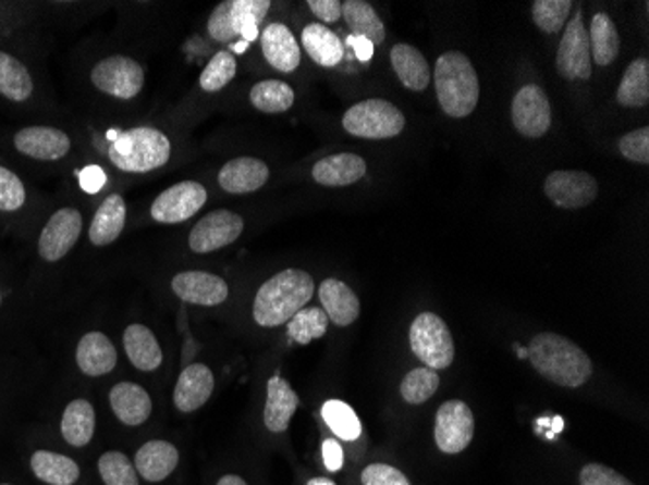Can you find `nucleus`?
<instances>
[{"instance_id": "obj_18", "label": "nucleus", "mask_w": 649, "mask_h": 485, "mask_svg": "<svg viewBox=\"0 0 649 485\" xmlns=\"http://www.w3.org/2000/svg\"><path fill=\"white\" fill-rule=\"evenodd\" d=\"M261 49L267 63L271 64L279 73H294L302 63V51H299L296 36L289 27L280 22L269 24L261 32Z\"/></svg>"}, {"instance_id": "obj_10", "label": "nucleus", "mask_w": 649, "mask_h": 485, "mask_svg": "<svg viewBox=\"0 0 649 485\" xmlns=\"http://www.w3.org/2000/svg\"><path fill=\"white\" fill-rule=\"evenodd\" d=\"M556 69L564 80H589L591 78V47L589 34L581 18V10L570 20L564 36L560 39L556 53Z\"/></svg>"}, {"instance_id": "obj_56", "label": "nucleus", "mask_w": 649, "mask_h": 485, "mask_svg": "<svg viewBox=\"0 0 649 485\" xmlns=\"http://www.w3.org/2000/svg\"><path fill=\"white\" fill-rule=\"evenodd\" d=\"M515 350H517V356H519L522 360H525V358H527V350H524V348H522L519 344H515Z\"/></svg>"}, {"instance_id": "obj_52", "label": "nucleus", "mask_w": 649, "mask_h": 485, "mask_svg": "<svg viewBox=\"0 0 649 485\" xmlns=\"http://www.w3.org/2000/svg\"><path fill=\"white\" fill-rule=\"evenodd\" d=\"M346 43L354 49V53H356L358 61H362V63H368L371 57H374V49L376 47L371 46L370 41L364 39V37L351 36L346 39Z\"/></svg>"}, {"instance_id": "obj_45", "label": "nucleus", "mask_w": 649, "mask_h": 485, "mask_svg": "<svg viewBox=\"0 0 649 485\" xmlns=\"http://www.w3.org/2000/svg\"><path fill=\"white\" fill-rule=\"evenodd\" d=\"M208 36L218 43H234L237 39L234 24H232V0L220 2L217 9L212 10L207 24Z\"/></svg>"}, {"instance_id": "obj_35", "label": "nucleus", "mask_w": 649, "mask_h": 485, "mask_svg": "<svg viewBox=\"0 0 649 485\" xmlns=\"http://www.w3.org/2000/svg\"><path fill=\"white\" fill-rule=\"evenodd\" d=\"M271 9L269 0H232V24L237 39L253 43L261 36V22H265Z\"/></svg>"}, {"instance_id": "obj_11", "label": "nucleus", "mask_w": 649, "mask_h": 485, "mask_svg": "<svg viewBox=\"0 0 649 485\" xmlns=\"http://www.w3.org/2000/svg\"><path fill=\"white\" fill-rule=\"evenodd\" d=\"M244 217L232 210H215L200 217L189 234V249L197 254L220 251L244 234Z\"/></svg>"}, {"instance_id": "obj_2", "label": "nucleus", "mask_w": 649, "mask_h": 485, "mask_svg": "<svg viewBox=\"0 0 649 485\" xmlns=\"http://www.w3.org/2000/svg\"><path fill=\"white\" fill-rule=\"evenodd\" d=\"M314 278L306 270L286 269L262 284L253 301V319L259 326L274 328L289 323L314 296Z\"/></svg>"}, {"instance_id": "obj_44", "label": "nucleus", "mask_w": 649, "mask_h": 485, "mask_svg": "<svg viewBox=\"0 0 649 485\" xmlns=\"http://www.w3.org/2000/svg\"><path fill=\"white\" fill-rule=\"evenodd\" d=\"M26 187L14 171L0 165V210L16 212L26 204Z\"/></svg>"}, {"instance_id": "obj_23", "label": "nucleus", "mask_w": 649, "mask_h": 485, "mask_svg": "<svg viewBox=\"0 0 649 485\" xmlns=\"http://www.w3.org/2000/svg\"><path fill=\"white\" fill-rule=\"evenodd\" d=\"M109 405L125 425H143L152 413V398L136 383H118L109 390Z\"/></svg>"}, {"instance_id": "obj_19", "label": "nucleus", "mask_w": 649, "mask_h": 485, "mask_svg": "<svg viewBox=\"0 0 649 485\" xmlns=\"http://www.w3.org/2000/svg\"><path fill=\"white\" fill-rule=\"evenodd\" d=\"M215 393V375L203 363H193L181 371L173 390V402L180 412L191 413L207 405Z\"/></svg>"}, {"instance_id": "obj_53", "label": "nucleus", "mask_w": 649, "mask_h": 485, "mask_svg": "<svg viewBox=\"0 0 649 485\" xmlns=\"http://www.w3.org/2000/svg\"><path fill=\"white\" fill-rule=\"evenodd\" d=\"M217 485H247V482H245L244 477L228 474V476L222 477Z\"/></svg>"}, {"instance_id": "obj_38", "label": "nucleus", "mask_w": 649, "mask_h": 485, "mask_svg": "<svg viewBox=\"0 0 649 485\" xmlns=\"http://www.w3.org/2000/svg\"><path fill=\"white\" fill-rule=\"evenodd\" d=\"M329 319L321 307H304L289 321V338L299 346L323 338Z\"/></svg>"}, {"instance_id": "obj_28", "label": "nucleus", "mask_w": 649, "mask_h": 485, "mask_svg": "<svg viewBox=\"0 0 649 485\" xmlns=\"http://www.w3.org/2000/svg\"><path fill=\"white\" fill-rule=\"evenodd\" d=\"M391 64L401 84L413 91H423L432 82L430 64L416 47L397 43L391 49Z\"/></svg>"}, {"instance_id": "obj_16", "label": "nucleus", "mask_w": 649, "mask_h": 485, "mask_svg": "<svg viewBox=\"0 0 649 485\" xmlns=\"http://www.w3.org/2000/svg\"><path fill=\"white\" fill-rule=\"evenodd\" d=\"M20 153L39 162H57L71 152V138L54 126H26L14 135Z\"/></svg>"}, {"instance_id": "obj_55", "label": "nucleus", "mask_w": 649, "mask_h": 485, "mask_svg": "<svg viewBox=\"0 0 649 485\" xmlns=\"http://www.w3.org/2000/svg\"><path fill=\"white\" fill-rule=\"evenodd\" d=\"M247 47H249V43H245V41H240V43H235L234 51H232V53H245V49H247Z\"/></svg>"}, {"instance_id": "obj_6", "label": "nucleus", "mask_w": 649, "mask_h": 485, "mask_svg": "<svg viewBox=\"0 0 649 485\" xmlns=\"http://www.w3.org/2000/svg\"><path fill=\"white\" fill-rule=\"evenodd\" d=\"M411 348L426 368L448 369L455 358L450 326L436 313H420L411 324Z\"/></svg>"}, {"instance_id": "obj_27", "label": "nucleus", "mask_w": 649, "mask_h": 485, "mask_svg": "<svg viewBox=\"0 0 649 485\" xmlns=\"http://www.w3.org/2000/svg\"><path fill=\"white\" fill-rule=\"evenodd\" d=\"M126 358L140 371H156L162 365L163 353L152 331L145 324H131L123 334Z\"/></svg>"}, {"instance_id": "obj_25", "label": "nucleus", "mask_w": 649, "mask_h": 485, "mask_svg": "<svg viewBox=\"0 0 649 485\" xmlns=\"http://www.w3.org/2000/svg\"><path fill=\"white\" fill-rule=\"evenodd\" d=\"M126 222V204L125 198L121 197L119 192H111L98 212L94 214L90 229H88V239L91 245L96 247H108L111 242L119 239V235L123 234Z\"/></svg>"}, {"instance_id": "obj_41", "label": "nucleus", "mask_w": 649, "mask_h": 485, "mask_svg": "<svg viewBox=\"0 0 649 485\" xmlns=\"http://www.w3.org/2000/svg\"><path fill=\"white\" fill-rule=\"evenodd\" d=\"M237 73V63L232 51H218L210 61H208L205 71L200 73L199 84L203 90L208 94L224 90L230 82L234 80Z\"/></svg>"}, {"instance_id": "obj_33", "label": "nucleus", "mask_w": 649, "mask_h": 485, "mask_svg": "<svg viewBox=\"0 0 649 485\" xmlns=\"http://www.w3.org/2000/svg\"><path fill=\"white\" fill-rule=\"evenodd\" d=\"M32 472L49 485H73L81 476V468L73 459L49 450L34 452Z\"/></svg>"}, {"instance_id": "obj_4", "label": "nucleus", "mask_w": 649, "mask_h": 485, "mask_svg": "<svg viewBox=\"0 0 649 485\" xmlns=\"http://www.w3.org/2000/svg\"><path fill=\"white\" fill-rule=\"evenodd\" d=\"M109 138V162L125 173H150L172 158L170 138L152 126H136L119 135L111 133Z\"/></svg>"}, {"instance_id": "obj_12", "label": "nucleus", "mask_w": 649, "mask_h": 485, "mask_svg": "<svg viewBox=\"0 0 649 485\" xmlns=\"http://www.w3.org/2000/svg\"><path fill=\"white\" fill-rule=\"evenodd\" d=\"M82 214L76 208H61L53 216L47 220V224L39 235V254L47 262H57L64 259L73 251L74 245L78 242L82 234Z\"/></svg>"}, {"instance_id": "obj_3", "label": "nucleus", "mask_w": 649, "mask_h": 485, "mask_svg": "<svg viewBox=\"0 0 649 485\" xmlns=\"http://www.w3.org/2000/svg\"><path fill=\"white\" fill-rule=\"evenodd\" d=\"M436 96L443 113L450 117L463 119L477 108L480 84L477 71L467 54L448 51L436 61L433 71Z\"/></svg>"}, {"instance_id": "obj_5", "label": "nucleus", "mask_w": 649, "mask_h": 485, "mask_svg": "<svg viewBox=\"0 0 649 485\" xmlns=\"http://www.w3.org/2000/svg\"><path fill=\"white\" fill-rule=\"evenodd\" d=\"M405 115L388 99H364L343 115V128L366 140H388L405 130Z\"/></svg>"}, {"instance_id": "obj_48", "label": "nucleus", "mask_w": 649, "mask_h": 485, "mask_svg": "<svg viewBox=\"0 0 649 485\" xmlns=\"http://www.w3.org/2000/svg\"><path fill=\"white\" fill-rule=\"evenodd\" d=\"M362 485H411V482L397 468L370 464L362 472Z\"/></svg>"}, {"instance_id": "obj_32", "label": "nucleus", "mask_w": 649, "mask_h": 485, "mask_svg": "<svg viewBox=\"0 0 649 485\" xmlns=\"http://www.w3.org/2000/svg\"><path fill=\"white\" fill-rule=\"evenodd\" d=\"M587 34H589V47L596 64L599 66L613 64L621 53V37L611 16L604 12H597L591 20V32Z\"/></svg>"}, {"instance_id": "obj_34", "label": "nucleus", "mask_w": 649, "mask_h": 485, "mask_svg": "<svg viewBox=\"0 0 649 485\" xmlns=\"http://www.w3.org/2000/svg\"><path fill=\"white\" fill-rule=\"evenodd\" d=\"M616 101L623 108H646L649 103V61L636 59L628 64L616 90Z\"/></svg>"}, {"instance_id": "obj_22", "label": "nucleus", "mask_w": 649, "mask_h": 485, "mask_svg": "<svg viewBox=\"0 0 649 485\" xmlns=\"http://www.w3.org/2000/svg\"><path fill=\"white\" fill-rule=\"evenodd\" d=\"M76 363L84 375L101 377L118 365V350L103 333H88L76 348Z\"/></svg>"}, {"instance_id": "obj_40", "label": "nucleus", "mask_w": 649, "mask_h": 485, "mask_svg": "<svg viewBox=\"0 0 649 485\" xmlns=\"http://www.w3.org/2000/svg\"><path fill=\"white\" fill-rule=\"evenodd\" d=\"M440 387L438 373L430 368L413 369L401 383V396L408 405H425Z\"/></svg>"}, {"instance_id": "obj_51", "label": "nucleus", "mask_w": 649, "mask_h": 485, "mask_svg": "<svg viewBox=\"0 0 649 485\" xmlns=\"http://www.w3.org/2000/svg\"><path fill=\"white\" fill-rule=\"evenodd\" d=\"M81 185L86 192L96 195L106 185V173L98 165H90L81 171Z\"/></svg>"}, {"instance_id": "obj_31", "label": "nucleus", "mask_w": 649, "mask_h": 485, "mask_svg": "<svg viewBox=\"0 0 649 485\" xmlns=\"http://www.w3.org/2000/svg\"><path fill=\"white\" fill-rule=\"evenodd\" d=\"M343 18L346 26L351 27L352 36L364 37L374 47L383 43L385 26L370 2L346 0L343 2Z\"/></svg>"}, {"instance_id": "obj_8", "label": "nucleus", "mask_w": 649, "mask_h": 485, "mask_svg": "<svg viewBox=\"0 0 649 485\" xmlns=\"http://www.w3.org/2000/svg\"><path fill=\"white\" fill-rule=\"evenodd\" d=\"M208 192L197 181H181L160 192L150 207V216L158 224H183L207 204Z\"/></svg>"}, {"instance_id": "obj_37", "label": "nucleus", "mask_w": 649, "mask_h": 485, "mask_svg": "<svg viewBox=\"0 0 649 485\" xmlns=\"http://www.w3.org/2000/svg\"><path fill=\"white\" fill-rule=\"evenodd\" d=\"M0 94L16 103L26 101L34 94V82L26 66L4 51H0Z\"/></svg>"}, {"instance_id": "obj_42", "label": "nucleus", "mask_w": 649, "mask_h": 485, "mask_svg": "<svg viewBox=\"0 0 649 485\" xmlns=\"http://www.w3.org/2000/svg\"><path fill=\"white\" fill-rule=\"evenodd\" d=\"M572 7L574 4L570 0H535L531 4L532 20L541 32L554 36L566 24Z\"/></svg>"}, {"instance_id": "obj_7", "label": "nucleus", "mask_w": 649, "mask_h": 485, "mask_svg": "<svg viewBox=\"0 0 649 485\" xmlns=\"http://www.w3.org/2000/svg\"><path fill=\"white\" fill-rule=\"evenodd\" d=\"M91 84L106 96L133 99L145 88V69L125 54H111L91 69Z\"/></svg>"}, {"instance_id": "obj_26", "label": "nucleus", "mask_w": 649, "mask_h": 485, "mask_svg": "<svg viewBox=\"0 0 649 485\" xmlns=\"http://www.w3.org/2000/svg\"><path fill=\"white\" fill-rule=\"evenodd\" d=\"M180 464V452L168 440H148L135 457L136 472L146 482H163Z\"/></svg>"}, {"instance_id": "obj_30", "label": "nucleus", "mask_w": 649, "mask_h": 485, "mask_svg": "<svg viewBox=\"0 0 649 485\" xmlns=\"http://www.w3.org/2000/svg\"><path fill=\"white\" fill-rule=\"evenodd\" d=\"M94 432H96V412L88 400L78 398L64 408L61 433L69 445L73 447L88 445L94 437Z\"/></svg>"}, {"instance_id": "obj_43", "label": "nucleus", "mask_w": 649, "mask_h": 485, "mask_svg": "<svg viewBox=\"0 0 649 485\" xmlns=\"http://www.w3.org/2000/svg\"><path fill=\"white\" fill-rule=\"evenodd\" d=\"M98 468L106 485H138L135 464L119 450H109L101 455Z\"/></svg>"}, {"instance_id": "obj_15", "label": "nucleus", "mask_w": 649, "mask_h": 485, "mask_svg": "<svg viewBox=\"0 0 649 485\" xmlns=\"http://www.w3.org/2000/svg\"><path fill=\"white\" fill-rule=\"evenodd\" d=\"M172 291L181 301L191 306L217 307L222 306L228 299L230 288L217 274L203 270H187L173 276Z\"/></svg>"}, {"instance_id": "obj_54", "label": "nucleus", "mask_w": 649, "mask_h": 485, "mask_svg": "<svg viewBox=\"0 0 649 485\" xmlns=\"http://www.w3.org/2000/svg\"><path fill=\"white\" fill-rule=\"evenodd\" d=\"M307 485H336L334 484L333 480H329V477H314V480H309Z\"/></svg>"}, {"instance_id": "obj_20", "label": "nucleus", "mask_w": 649, "mask_h": 485, "mask_svg": "<svg viewBox=\"0 0 649 485\" xmlns=\"http://www.w3.org/2000/svg\"><path fill=\"white\" fill-rule=\"evenodd\" d=\"M299 406V398L296 390L290 387L286 378H269L267 385V402L262 412L265 427L271 433H284L289 430L290 420L296 413Z\"/></svg>"}, {"instance_id": "obj_50", "label": "nucleus", "mask_w": 649, "mask_h": 485, "mask_svg": "<svg viewBox=\"0 0 649 485\" xmlns=\"http://www.w3.org/2000/svg\"><path fill=\"white\" fill-rule=\"evenodd\" d=\"M323 462L329 472H339L344 467L343 447L336 440H323Z\"/></svg>"}, {"instance_id": "obj_29", "label": "nucleus", "mask_w": 649, "mask_h": 485, "mask_svg": "<svg viewBox=\"0 0 649 485\" xmlns=\"http://www.w3.org/2000/svg\"><path fill=\"white\" fill-rule=\"evenodd\" d=\"M302 46L309 59L324 69H333L343 61L344 47L341 37L323 24H307L302 32Z\"/></svg>"}, {"instance_id": "obj_57", "label": "nucleus", "mask_w": 649, "mask_h": 485, "mask_svg": "<svg viewBox=\"0 0 649 485\" xmlns=\"http://www.w3.org/2000/svg\"><path fill=\"white\" fill-rule=\"evenodd\" d=\"M0 303H2V291H0Z\"/></svg>"}, {"instance_id": "obj_21", "label": "nucleus", "mask_w": 649, "mask_h": 485, "mask_svg": "<svg viewBox=\"0 0 649 485\" xmlns=\"http://www.w3.org/2000/svg\"><path fill=\"white\" fill-rule=\"evenodd\" d=\"M366 162L356 153H333L314 165L311 177L323 187H348L366 175Z\"/></svg>"}, {"instance_id": "obj_47", "label": "nucleus", "mask_w": 649, "mask_h": 485, "mask_svg": "<svg viewBox=\"0 0 649 485\" xmlns=\"http://www.w3.org/2000/svg\"><path fill=\"white\" fill-rule=\"evenodd\" d=\"M579 485H634L623 474L614 472L613 468L591 462L581 468L579 472Z\"/></svg>"}, {"instance_id": "obj_39", "label": "nucleus", "mask_w": 649, "mask_h": 485, "mask_svg": "<svg viewBox=\"0 0 649 485\" xmlns=\"http://www.w3.org/2000/svg\"><path fill=\"white\" fill-rule=\"evenodd\" d=\"M323 420L331 432L344 440H356L362 435V423L351 406L343 400H329L323 406Z\"/></svg>"}, {"instance_id": "obj_14", "label": "nucleus", "mask_w": 649, "mask_h": 485, "mask_svg": "<svg viewBox=\"0 0 649 485\" xmlns=\"http://www.w3.org/2000/svg\"><path fill=\"white\" fill-rule=\"evenodd\" d=\"M512 121L515 130L525 138H541L549 133L552 123L550 101L542 88L527 84L515 94L512 101Z\"/></svg>"}, {"instance_id": "obj_36", "label": "nucleus", "mask_w": 649, "mask_h": 485, "mask_svg": "<svg viewBox=\"0 0 649 485\" xmlns=\"http://www.w3.org/2000/svg\"><path fill=\"white\" fill-rule=\"evenodd\" d=\"M249 101H252L253 108L259 109L261 113L277 115V113L289 111L294 105L296 94L286 82L262 80L253 86L249 91Z\"/></svg>"}, {"instance_id": "obj_17", "label": "nucleus", "mask_w": 649, "mask_h": 485, "mask_svg": "<svg viewBox=\"0 0 649 485\" xmlns=\"http://www.w3.org/2000/svg\"><path fill=\"white\" fill-rule=\"evenodd\" d=\"M271 177L269 165L257 158H235L218 173V185L230 195H249L265 187Z\"/></svg>"}, {"instance_id": "obj_49", "label": "nucleus", "mask_w": 649, "mask_h": 485, "mask_svg": "<svg viewBox=\"0 0 649 485\" xmlns=\"http://www.w3.org/2000/svg\"><path fill=\"white\" fill-rule=\"evenodd\" d=\"M307 7L316 14L317 18L327 22V24H334L343 16V2H339V0H309Z\"/></svg>"}, {"instance_id": "obj_24", "label": "nucleus", "mask_w": 649, "mask_h": 485, "mask_svg": "<svg viewBox=\"0 0 649 485\" xmlns=\"http://www.w3.org/2000/svg\"><path fill=\"white\" fill-rule=\"evenodd\" d=\"M319 299H321L324 315L336 326H351L360 316L358 296L341 279H324L319 288Z\"/></svg>"}, {"instance_id": "obj_9", "label": "nucleus", "mask_w": 649, "mask_h": 485, "mask_svg": "<svg viewBox=\"0 0 649 485\" xmlns=\"http://www.w3.org/2000/svg\"><path fill=\"white\" fill-rule=\"evenodd\" d=\"M475 435V415L463 400H448L438 408L433 439L445 455H460Z\"/></svg>"}, {"instance_id": "obj_46", "label": "nucleus", "mask_w": 649, "mask_h": 485, "mask_svg": "<svg viewBox=\"0 0 649 485\" xmlns=\"http://www.w3.org/2000/svg\"><path fill=\"white\" fill-rule=\"evenodd\" d=\"M621 153H623L626 160L630 162L649 163V128H638V130H632L628 135H624L619 142Z\"/></svg>"}, {"instance_id": "obj_1", "label": "nucleus", "mask_w": 649, "mask_h": 485, "mask_svg": "<svg viewBox=\"0 0 649 485\" xmlns=\"http://www.w3.org/2000/svg\"><path fill=\"white\" fill-rule=\"evenodd\" d=\"M527 358L541 377L564 388L586 385L593 373L586 351L560 334H537L529 344Z\"/></svg>"}, {"instance_id": "obj_13", "label": "nucleus", "mask_w": 649, "mask_h": 485, "mask_svg": "<svg viewBox=\"0 0 649 485\" xmlns=\"http://www.w3.org/2000/svg\"><path fill=\"white\" fill-rule=\"evenodd\" d=\"M599 192L596 177L586 171H552L544 179V195L554 207L577 210L593 202Z\"/></svg>"}]
</instances>
